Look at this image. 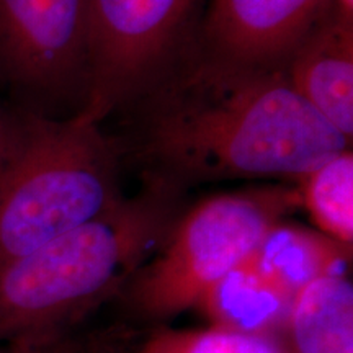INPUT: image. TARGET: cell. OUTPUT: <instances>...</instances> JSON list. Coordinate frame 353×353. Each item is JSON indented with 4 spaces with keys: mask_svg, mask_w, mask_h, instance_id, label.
Returning a JSON list of instances; mask_svg holds the SVG:
<instances>
[{
    "mask_svg": "<svg viewBox=\"0 0 353 353\" xmlns=\"http://www.w3.org/2000/svg\"><path fill=\"white\" fill-rule=\"evenodd\" d=\"M132 353H288L275 335H250L218 327L165 329Z\"/></svg>",
    "mask_w": 353,
    "mask_h": 353,
    "instance_id": "13",
    "label": "cell"
},
{
    "mask_svg": "<svg viewBox=\"0 0 353 353\" xmlns=\"http://www.w3.org/2000/svg\"><path fill=\"white\" fill-rule=\"evenodd\" d=\"M301 206L299 190L263 187L206 198L172 226L161 254L131 278V301L151 319L196 307L210 288Z\"/></svg>",
    "mask_w": 353,
    "mask_h": 353,
    "instance_id": "4",
    "label": "cell"
},
{
    "mask_svg": "<svg viewBox=\"0 0 353 353\" xmlns=\"http://www.w3.org/2000/svg\"><path fill=\"white\" fill-rule=\"evenodd\" d=\"M332 0H208L201 43L252 64H283Z\"/></svg>",
    "mask_w": 353,
    "mask_h": 353,
    "instance_id": "7",
    "label": "cell"
},
{
    "mask_svg": "<svg viewBox=\"0 0 353 353\" xmlns=\"http://www.w3.org/2000/svg\"><path fill=\"white\" fill-rule=\"evenodd\" d=\"M293 298V293L260 270L249 255L208 290L196 309L206 316L211 327L275 335L285 327Z\"/></svg>",
    "mask_w": 353,
    "mask_h": 353,
    "instance_id": "9",
    "label": "cell"
},
{
    "mask_svg": "<svg viewBox=\"0 0 353 353\" xmlns=\"http://www.w3.org/2000/svg\"><path fill=\"white\" fill-rule=\"evenodd\" d=\"M64 347L63 334L41 335V337H28L17 342L2 343L0 353H61Z\"/></svg>",
    "mask_w": 353,
    "mask_h": 353,
    "instance_id": "14",
    "label": "cell"
},
{
    "mask_svg": "<svg viewBox=\"0 0 353 353\" xmlns=\"http://www.w3.org/2000/svg\"><path fill=\"white\" fill-rule=\"evenodd\" d=\"M138 97L136 139L149 183L176 193L221 180H303L350 149L294 90L283 65L242 63L203 43L190 52L185 41Z\"/></svg>",
    "mask_w": 353,
    "mask_h": 353,
    "instance_id": "1",
    "label": "cell"
},
{
    "mask_svg": "<svg viewBox=\"0 0 353 353\" xmlns=\"http://www.w3.org/2000/svg\"><path fill=\"white\" fill-rule=\"evenodd\" d=\"M88 0H0V81L37 105L85 99Z\"/></svg>",
    "mask_w": 353,
    "mask_h": 353,
    "instance_id": "6",
    "label": "cell"
},
{
    "mask_svg": "<svg viewBox=\"0 0 353 353\" xmlns=\"http://www.w3.org/2000/svg\"><path fill=\"white\" fill-rule=\"evenodd\" d=\"M294 90L341 134H353V17L334 6L283 61Z\"/></svg>",
    "mask_w": 353,
    "mask_h": 353,
    "instance_id": "8",
    "label": "cell"
},
{
    "mask_svg": "<svg viewBox=\"0 0 353 353\" xmlns=\"http://www.w3.org/2000/svg\"><path fill=\"white\" fill-rule=\"evenodd\" d=\"M176 192L156 183L138 196L0 267V345L63 334L108 298L164 244Z\"/></svg>",
    "mask_w": 353,
    "mask_h": 353,
    "instance_id": "2",
    "label": "cell"
},
{
    "mask_svg": "<svg viewBox=\"0 0 353 353\" xmlns=\"http://www.w3.org/2000/svg\"><path fill=\"white\" fill-rule=\"evenodd\" d=\"M90 63L81 113L99 123L138 97L183 43L198 0H88Z\"/></svg>",
    "mask_w": 353,
    "mask_h": 353,
    "instance_id": "5",
    "label": "cell"
},
{
    "mask_svg": "<svg viewBox=\"0 0 353 353\" xmlns=\"http://www.w3.org/2000/svg\"><path fill=\"white\" fill-rule=\"evenodd\" d=\"M0 167V267L90 223L125 200L117 141L79 112L65 120L21 112Z\"/></svg>",
    "mask_w": 353,
    "mask_h": 353,
    "instance_id": "3",
    "label": "cell"
},
{
    "mask_svg": "<svg viewBox=\"0 0 353 353\" xmlns=\"http://www.w3.org/2000/svg\"><path fill=\"white\" fill-rule=\"evenodd\" d=\"M63 353H69V350H68V348H64V350H63Z\"/></svg>",
    "mask_w": 353,
    "mask_h": 353,
    "instance_id": "16",
    "label": "cell"
},
{
    "mask_svg": "<svg viewBox=\"0 0 353 353\" xmlns=\"http://www.w3.org/2000/svg\"><path fill=\"white\" fill-rule=\"evenodd\" d=\"M301 205L316 229L330 239L353 244V154L350 149L329 159L299 180Z\"/></svg>",
    "mask_w": 353,
    "mask_h": 353,
    "instance_id": "12",
    "label": "cell"
},
{
    "mask_svg": "<svg viewBox=\"0 0 353 353\" xmlns=\"http://www.w3.org/2000/svg\"><path fill=\"white\" fill-rule=\"evenodd\" d=\"M17 136H19V130H17L15 117L13 114L8 117L0 110V167L15 149Z\"/></svg>",
    "mask_w": 353,
    "mask_h": 353,
    "instance_id": "15",
    "label": "cell"
},
{
    "mask_svg": "<svg viewBox=\"0 0 353 353\" xmlns=\"http://www.w3.org/2000/svg\"><path fill=\"white\" fill-rule=\"evenodd\" d=\"M283 330L288 353H353L350 278L322 276L299 290Z\"/></svg>",
    "mask_w": 353,
    "mask_h": 353,
    "instance_id": "10",
    "label": "cell"
},
{
    "mask_svg": "<svg viewBox=\"0 0 353 353\" xmlns=\"http://www.w3.org/2000/svg\"><path fill=\"white\" fill-rule=\"evenodd\" d=\"M254 263L290 293L329 275H347L352 247L299 224L280 221L250 254Z\"/></svg>",
    "mask_w": 353,
    "mask_h": 353,
    "instance_id": "11",
    "label": "cell"
}]
</instances>
